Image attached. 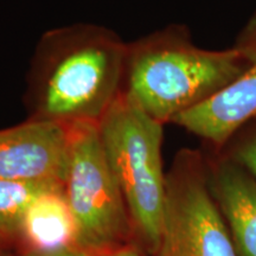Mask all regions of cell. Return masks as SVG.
<instances>
[{"instance_id": "6da1fadb", "label": "cell", "mask_w": 256, "mask_h": 256, "mask_svg": "<svg viewBox=\"0 0 256 256\" xmlns=\"http://www.w3.org/2000/svg\"><path fill=\"white\" fill-rule=\"evenodd\" d=\"M128 43L110 28L78 23L38 40L24 101L28 119L98 124L122 95Z\"/></svg>"}, {"instance_id": "7a4b0ae2", "label": "cell", "mask_w": 256, "mask_h": 256, "mask_svg": "<svg viewBox=\"0 0 256 256\" xmlns=\"http://www.w3.org/2000/svg\"><path fill=\"white\" fill-rule=\"evenodd\" d=\"M248 66L236 46L209 50L190 30L171 24L128 43L122 95L166 124L236 81Z\"/></svg>"}, {"instance_id": "3957f363", "label": "cell", "mask_w": 256, "mask_h": 256, "mask_svg": "<svg viewBox=\"0 0 256 256\" xmlns=\"http://www.w3.org/2000/svg\"><path fill=\"white\" fill-rule=\"evenodd\" d=\"M164 126L124 95L98 124L104 151L130 212L133 241L150 256L158 249L165 204Z\"/></svg>"}, {"instance_id": "277c9868", "label": "cell", "mask_w": 256, "mask_h": 256, "mask_svg": "<svg viewBox=\"0 0 256 256\" xmlns=\"http://www.w3.org/2000/svg\"><path fill=\"white\" fill-rule=\"evenodd\" d=\"M70 136L64 194L78 228L76 247L98 256L134 243L130 212L106 156L98 124L72 126Z\"/></svg>"}, {"instance_id": "5b68a950", "label": "cell", "mask_w": 256, "mask_h": 256, "mask_svg": "<svg viewBox=\"0 0 256 256\" xmlns=\"http://www.w3.org/2000/svg\"><path fill=\"white\" fill-rule=\"evenodd\" d=\"M154 256H238L208 179L206 152L182 148L166 172L164 212Z\"/></svg>"}, {"instance_id": "8992f818", "label": "cell", "mask_w": 256, "mask_h": 256, "mask_svg": "<svg viewBox=\"0 0 256 256\" xmlns=\"http://www.w3.org/2000/svg\"><path fill=\"white\" fill-rule=\"evenodd\" d=\"M234 46L247 57L248 66L218 94L174 120L218 152L240 128L256 118V11L238 32Z\"/></svg>"}, {"instance_id": "52a82bcc", "label": "cell", "mask_w": 256, "mask_h": 256, "mask_svg": "<svg viewBox=\"0 0 256 256\" xmlns=\"http://www.w3.org/2000/svg\"><path fill=\"white\" fill-rule=\"evenodd\" d=\"M70 142V127L48 121L0 130V179L64 185Z\"/></svg>"}, {"instance_id": "ba28073f", "label": "cell", "mask_w": 256, "mask_h": 256, "mask_svg": "<svg viewBox=\"0 0 256 256\" xmlns=\"http://www.w3.org/2000/svg\"><path fill=\"white\" fill-rule=\"evenodd\" d=\"M206 156L210 190L236 254L256 256V179L223 153L209 151Z\"/></svg>"}, {"instance_id": "9c48e42d", "label": "cell", "mask_w": 256, "mask_h": 256, "mask_svg": "<svg viewBox=\"0 0 256 256\" xmlns=\"http://www.w3.org/2000/svg\"><path fill=\"white\" fill-rule=\"evenodd\" d=\"M78 228L64 186L40 194L25 214L20 252H55L76 247Z\"/></svg>"}, {"instance_id": "30bf717a", "label": "cell", "mask_w": 256, "mask_h": 256, "mask_svg": "<svg viewBox=\"0 0 256 256\" xmlns=\"http://www.w3.org/2000/svg\"><path fill=\"white\" fill-rule=\"evenodd\" d=\"M64 186L56 183H34L0 179V246L6 250L20 249L25 214L40 194Z\"/></svg>"}, {"instance_id": "8fae6325", "label": "cell", "mask_w": 256, "mask_h": 256, "mask_svg": "<svg viewBox=\"0 0 256 256\" xmlns=\"http://www.w3.org/2000/svg\"><path fill=\"white\" fill-rule=\"evenodd\" d=\"M218 152L247 170L256 179V118L240 128Z\"/></svg>"}, {"instance_id": "7c38bea8", "label": "cell", "mask_w": 256, "mask_h": 256, "mask_svg": "<svg viewBox=\"0 0 256 256\" xmlns=\"http://www.w3.org/2000/svg\"><path fill=\"white\" fill-rule=\"evenodd\" d=\"M17 256H92L78 247L60 249L55 252H23Z\"/></svg>"}, {"instance_id": "4fadbf2b", "label": "cell", "mask_w": 256, "mask_h": 256, "mask_svg": "<svg viewBox=\"0 0 256 256\" xmlns=\"http://www.w3.org/2000/svg\"><path fill=\"white\" fill-rule=\"evenodd\" d=\"M147 254L144 250H142L136 243H128L122 247L115 248L113 250H110L104 254L98 256H146Z\"/></svg>"}, {"instance_id": "5bb4252c", "label": "cell", "mask_w": 256, "mask_h": 256, "mask_svg": "<svg viewBox=\"0 0 256 256\" xmlns=\"http://www.w3.org/2000/svg\"><path fill=\"white\" fill-rule=\"evenodd\" d=\"M0 256H10L8 250H6L4 247H2V246H0Z\"/></svg>"}]
</instances>
